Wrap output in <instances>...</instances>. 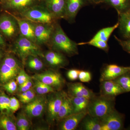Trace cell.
Here are the masks:
<instances>
[{
  "instance_id": "b9f144b4",
  "label": "cell",
  "mask_w": 130,
  "mask_h": 130,
  "mask_svg": "<svg viewBox=\"0 0 130 130\" xmlns=\"http://www.w3.org/2000/svg\"><path fill=\"white\" fill-rule=\"evenodd\" d=\"M6 45V38L0 32V50L5 48Z\"/></svg>"
},
{
  "instance_id": "d4e9b609",
  "label": "cell",
  "mask_w": 130,
  "mask_h": 130,
  "mask_svg": "<svg viewBox=\"0 0 130 130\" xmlns=\"http://www.w3.org/2000/svg\"><path fill=\"white\" fill-rule=\"evenodd\" d=\"M73 113L87 111L90 100L83 97H71Z\"/></svg>"
},
{
  "instance_id": "d6a6232c",
  "label": "cell",
  "mask_w": 130,
  "mask_h": 130,
  "mask_svg": "<svg viewBox=\"0 0 130 130\" xmlns=\"http://www.w3.org/2000/svg\"><path fill=\"white\" fill-rule=\"evenodd\" d=\"M36 94L32 90L30 89L25 91L21 93L19 95L20 100L24 103H28L30 102L35 98Z\"/></svg>"
},
{
  "instance_id": "ac0fdd59",
  "label": "cell",
  "mask_w": 130,
  "mask_h": 130,
  "mask_svg": "<svg viewBox=\"0 0 130 130\" xmlns=\"http://www.w3.org/2000/svg\"><path fill=\"white\" fill-rule=\"evenodd\" d=\"M69 96L71 97H83L89 100L96 95L95 93L79 83L68 84Z\"/></svg>"
},
{
  "instance_id": "30bf717a",
  "label": "cell",
  "mask_w": 130,
  "mask_h": 130,
  "mask_svg": "<svg viewBox=\"0 0 130 130\" xmlns=\"http://www.w3.org/2000/svg\"><path fill=\"white\" fill-rule=\"evenodd\" d=\"M129 72H130V66H121L115 64L106 65L102 70L100 81L113 80L122 74Z\"/></svg>"
},
{
  "instance_id": "d6986e66",
  "label": "cell",
  "mask_w": 130,
  "mask_h": 130,
  "mask_svg": "<svg viewBox=\"0 0 130 130\" xmlns=\"http://www.w3.org/2000/svg\"><path fill=\"white\" fill-rule=\"evenodd\" d=\"M44 57L48 64L54 68L64 67L68 63L63 54L55 50L48 51L44 54Z\"/></svg>"
},
{
  "instance_id": "4316f807",
  "label": "cell",
  "mask_w": 130,
  "mask_h": 130,
  "mask_svg": "<svg viewBox=\"0 0 130 130\" xmlns=\"http://www.w3.org/2000/svg\"><path fill=\"white\" fill-rule=\"evenodd\" d=\"M0 129L16 130V124L14 123L9 114L1 113L0 115Z\"/></svg>"
},
{
  "instance_id": "e575fe53",
  "label": "cell",
  "mask_w": 130,
  "mask_h": 130,
  "mask_svg": "<svg viewBox=\"0 0 130 130\" xmlns=\"http://www.w3.org/2000/svg\"><path fill=\"white\" fill-rule=\"evenodd\" d=\"M3 88L8 93H13L16 91L18 88L17 82L14 80H12L4 84Z\"/></svg>"
},
{
  "instance_id": "4dcf8cb0",
  "label": "cell",
  "mask_w": 130,
  "mask_h": 130,
  "mask_svg": "<svg viewBox=\"0 0 130 130\" xmlns=\"http://www.w3.org/2000/svg\"><path fill=\"white\" fill-rule=\"evenodd\" d=\"M78 45H88L93 46L100 49L105 52L107 53L109 51V47L107 42L99 40H91L89 41L81 42L77 43Z\"/></svg>"
},
{
  "instance_id": "8992f818",
  "label": "cell",
  "mask_w": 130,
  "mask_h": 130,
  "mask_svg": "<svg viewBox=\"0 0 130 130\" xmlns=\"http://www.w3.org/2000/svg\"><path fill=\"white\" fill-rule=\"evenodd\" d=\"M0 32L5 38L9 40L16 37L19 32L16 20L7 13L0 16Z\"/></svg>"
},
{
  "instance_id": "836d02e7",
  "label": "cell",
  "mask_w": 130,
  "mask_h": 130,
  "mask_svg": "<svg viewBox=\"0 0 130 130\" xmlns=\"http://www.w3.org/2000/svg\"><path fill=\"white\" fill-rule=\"evenodd\" d=\"M16 79L17 83L20 85L24 83L29 79H31V78L25 72L24 70L21 69L16 77Z\"/></svg>"
},
{
  "instance_id": "6da1fadb",
  "label": "cell",
  "mask_w": 130,
  "mask_h": 130,
  "mask_svg": "<svg viewBox=\"0 0 130 130\" xmlns=\"http://www.w3.org/2000/svg\"><path fill=\"white\" fill-rule=\"evenodd\" d=\"M54 50L68 56L78 54L77 43L68 37L60 25L56 23L49 43Z\"/></svg>"
},
{
  "instance_id": "ab89813d",
  "label": "cell",
  "mask_w": 130,
  "mask_h": 130,
  "mask_svg": "<svg viewBox=\"0 0 130 130\" xmlns=\"http://www.w3.org/2000/svg\"><path fill=\"white\" fill-rule=\"evenodd\" d=\"M18 119L21 122L22 126H23V130L29 129L30 126V123L28 121V119L24 115L21 114L19 115Z\"/></svg>"
},
{
  "instance_id": "8d00e7d4",
  "label": "cell",
  "mask_w": 130,
  "mask_h": 130,
  "mask_svg": "<svg viewBox=\"0 0 130 130\" xmlns=\"http://www.w3.org/2000/svg\"><path fill=\"white\" fill-rule=\"evenodd\" d=\"M114 37L123 49L130 54V38L123 40L119 39L116 36H115Z\"/></svg>"
},
{
  "instance_id": "7c38bea8",
  "label": "cell",
  "mask_w": 130,
  "mask_h": 130,
  "mask_svg": "<svg viewBox=\"0 0 130 130\" xmlns=\"http://www.w3.org/2000/svg\"><path fill=\"white\" fill-rule=\"evenodd\" d=\"M37 0H0V4L4 9L20 13L31 7Z\"/></svg>"
},
{
  "instance_id": "7402d4cb",
  "label": "cell",
  "mask_w": 130,
  "mask_h": 130,
  "mask_svg": "<svg viewBox=\"0 0 130 130\" xmlns=\"http://www.w3.org/2000/svg\"><path fill=\"white\" fill-rule=\"evenodd\" d=\"M73 113V107L71 98L66 93L56 116V120L60 122L63 119Z\"/></svg>"
},
{
  "instance_id": "1f68e13d",
  "label": "cell",
  "mask_w": 130,
  "mask_h": 130,
  "mask_svg": "<svg viewBox=\"0 0 130 130\" xmlns=\"http://www.w3.org/2000/svg\"><path fill=\"white\" fill-rule=\"evenodd\" d=\"M36 81L35 88L36 92L38 94L43 95L54 91V89L53 87L43 83L41 81L37 80Z\"/></svg>"
},
{
  "instance_id": "ffe728a7",
  "label": "cell",
  "mask_w": 130,
  "mask_h": 130,
  "mask_svg": "<svg viewBox=\"0 0 130 130\" xmlns=\"http://www.w3.org/2000/svg\"><path fill=\"white\" fill-rule=\"evenodd\" d=\"M66 0H45V6L57 19H64Z\"/></svg>"
},
{
  "instance_id": "ba28073f",
  "label": "cell",
  "mask_w": 130,
  "mask_h": 130,
  "mask_svg": "<svg viewBox=\"0 0 130 130\" xmlns=\"http://www.w3.org/2000/svg\"><path fill=\"white\" fill-rule=\"evenodd\" d=\"M32 78L58 89L60 88L65 83L64 80L61 74L53 71H49L35 74L32 76Z\"/></svg>"
},
{
  "instance_id": "d590c367",
  "label": "cell",
  "mask_w": 130,
  "mask_h": 130,
  "mask_svg": "<svg viewBox=\"0 0 130 130\" xmlns=\"http://www.w3.org/2000/svg\"><path fill=\"white\" fill-rule=\"evenodd\" d=\"M91 73L88 71L79 70L78 79L82 83H89L91 80Z\"/></svg>"
},
{
  "instance_id": "5b68a950",
  "label": "cell",
  "mask_w": 130,
  "mask_h": 130,
  "mask_svg": "<svg viewBox=\"0 0 130 130\" xmlns=\"http://www.w3.org/2000/svg\"><path fill=\"white\" fill-rule=\"evenodd\" d=\"M20 64L11 55L5 56L0 61V83L4 84L16 78L21 70Z\"/></svg>"
},
{
  "instance_id": "603a6c76",
  "label": "cell",
  "mask_w": 130,
  "mask_h": 130,
  "mask_svg": "<svg viewBox=\"0 0 130 130\" xmlns=\"http://www.w3.org/2000/svg\"><path fill=\"white\" fill-rule=\"evenodd\" d=\"M81 128L85 130H102V126L100 119L87 114L81 122Z\"/></svg>"
},
{
  "instance_id": "f35d334b",
  "label": "cell",
  "mask_w": 130,
  "mask_h": 130,
  "mask_svg": "<svg viewBox=\"0 0 130 130\" xmlns=\"http://www.w3.org/2000/svg\"><path fill=\"white\" fill-rule=\"evenodd\" d=\"M32 85V83L31 79H29L24 83L19 85V91L21 93L25 92L30 89Z\"/></svg>"
},
{
  "instance_id": "7bdbcfd3",
  "label": "cell",
  "mask_w": 130,
  "mask_h": 130,
  "mask_svg": "<svg viewBox=\"0 0 130 130\" xmlns=\"http://www.w3.org/2000/svg\"><path fill=\"white\" fill-rule=\"evenodd\" d=\"M89 3L93 5H98L104 2V0H87Z\"/></svg>"
},
{
  "instance_id": "f546056e",
  "label": "cell",
  "mask_w": 130,
  "mask_h": 130,
  "mask_svg": "<svg viewBox=\"0 0 130 130\" xmlns=\"http://www.w3.org/2000/svg\"><path fill=\"white\" fill-rule=\"evenodd\" d=\"M10 98L4 92L0 93V111L1 113L8 114L11 112L9 108Z\"/></svg>"
},
{
  "instance_id": "52a82bcc",
  "label": "cell",
  "mask_w": 130,
  "mask_h": 130,
  "mask_svg": "<svg viewBox=\"0 0 130 130\" xmlns=\"http://www.w3.org/2000/svg\"><path fill=\"white\" fill-rule=\"evenodd\" d=\"M124 115L114 109L107 115L100 119L102 130H120L124 128Z\"/></svg>"
},
{
  "instance_id": "7a4b0ae2",
  "label": "cell",
  "mask_w": 130,
  "mask_h": 130,
  "mask_svg": "<svg viewBox=\"0 0 130 130\" xmlns=\"http://www.w3.org/2000/svg\"><path fill=\"white\" fill-rule=\"evenodd\" d=\"M115 98L96 95L90 100L88 114L101 119L115 109Z\"/></svg>"
},
{
  "instance_id": "74e56055",
  "label": "cell",
  "mask_w": 130,
  "mask_h": 130,
  "mask_svg": "<svg viewBox=\"0 0 130 130\" xmlns=\"http://www.w3.org/2000/svg\"><path fill=\"white\" fill-rule=\"evenodd\" d=\"M20 107L19 102L14 97L10 98L9 108L11 112H15L18 110Z\"/></svg>"
},
{
  "instance_id": "ee69618b",
  "label": "cell",
  "mask_w": 130,
  "mask_h": 130,
  "mask_svg": "<svg viewBox=\"0 0 130 130\" xmlns=\"http://www.w3.org/2000/svg\"><path fill=\"white\" fill-rule=\"evenodd\" d=\"M2 53L1 51V50H0V61H1V60H2Z\"/></svg>"
},
{
  "instance_id": "484cf974",
  "label": "cell",
  "mask_w": 130,
  "mask_h": 130,
  "mask_svg": "<svg viewBox=\"0 0 130 130\" xmlns=\"http://www.w3.org/2000/svg\"><path fill=\"white\" fill-rule=\"evenodd\" d=\"M119 21L114 25L111 26L102 28L98 31L92 38L91 40H99L107 42L112 32L116 29L118 28Z\"/></svg>"
},
{
  "instance_id": "277c9868",
  "label": "cell",
  "mask_w": 130,
  "mask_h": 130,
  "mask_svg": "<svg viewBox=\"0 0 130 130\" xmlns=\"http://www.w3.org/2000/svg\"><path fill=\"white\" fill-rule=\"evenodd\" d=\"M21 18L35 23L54 24L57 19L45 6L35 5L20 13Z\"/></svg>"
},
{
  "instance_id": "e0dca14e",
  "label": "cell",
  "mask_w": 130,
  "mask_h": 130,
  "mask_svg": "<svg viewBox=\"0 0 130 130\" xmlns=\"http://www.w3.org/2000/svg\"><path fill=\"white\" fill-rule=\"evenodd\" d=\"M46 105V100L43 97L35 98L26 106L25 111L31 117L41 116L44 112Z\"/></svg>"
},
{
  "instance_id": "4fadbf2b",
  "label": "cell",
  "mask_w": 130,
  "mask_h": 130,
  "mask_svg": "<svg viewBox=\"0 0 130 130\" xmlns=\"http://www.w3.org/2000/svg\"><path fill=\"white\" fill-rule=\"evenodd\" d=\"M87 0H66L64 19L73 22L79 10L89 4Z\"/></svg>"
},
{
  "instance_id": "8fae6325",
  "label": "cell",
  "mask_w": 130,
  "mask_h": 130,
  "mask_svg": "<svg viewBox=\"0 0 130 130\" xmlns=\"http://www.w3.org/2000/svg\"><path fill=\"white\" fill-rule=\"evenodd\" d=\"M5 11L11 15L16 20L18 25L20 35L36 43L34 23L26 19L16 16L7 10H5Z\"/></svg>"
},
{
  "instance_id": "44dd1931",
  "label": "cell",
  "mask_w": 130,
  "mask_h": 130,
  "mask_svg": "<svg viewBox=\"0 0 130 130\" xmlns=\"http://www.w3.org/2000/svg\"><path fill=\"white\" fill-rule=\"evenodd\" d=\"M118 15L120 31L126 39H130V10Z\"/></svg>"
},
{
  "instance_id": "9a60e30c",
  "label": "cell",
  "mask_w": 130,
  "mask_h": 130,
  "mask_svg": "<svg viewBox=\"0 0 130 130\" xmlns=\"http://www.w3.org/2000/svg\"><path fill=\"white\" fill-rule=\"evenodd\" d=\"M100 82L101 95L116 98L117 96L125 93L120 85L113 80H105Z\"/></svg>"
},
{
  "instance_id": "3957f363",
  "label": "cell",
  "mask_w": 130,
  "mask_h": 130,
  "mask_svg": "<svg viewBox=\"0 0 130 130\" xmlns=\"http://www.w3.org/2000/svg\"><path fill=\"white\" fill-rule=\"evenodd\" d=\"M12 50L23 61L29 56H43L40 46L20 35L13 43Z\"/></svg>"
},
{
  "instance_id": "2e32d148",
  "label": "cell",
  "mask_w": 130,
  "mask_h": 130,
  "mask_svg": "<svg viewBox=\"0 0 130 130\" xmlns=\"http://www.w3.org/2000/svg\"><path fill=\"white\" fill-rule=\"evenodd\" d=\"M88 114L87 111L73 113L61 120L59 128L61 130L75 129L84 118Z\"/></svg>"
},
{
  "instance_id": "cb8c5ba5",
  "label": "cell",
  "mask_w": 130,
  "mask_h": 130,
  "mask_svg": "<svg viewBox=\"0 0 130 130\" xmlns=\"http://www.w3.org/2000/svg\"><path fill=\"white\" fill-rule=\"evenodd\" d=\"M116 9L119 14L130 10V0H104V2Z\"/></svg>"
},
{
  "instance_id": "9c48e42d",
  "label": "cell",
  "mask_w": 130,
  "mask_h": 130,
  "mask_svg": "<svg viewBox=\"0 0 130 130\" xmlns=\"http://www.w3.org/2000/svg\"><path fill=\"white\" fill-rule=\"evenodd\" d=\"M55 24H49L34 23L36 44L40 46L50 43Z\"/></svg>"
},
{
  "instance_id": "f1b7e54d",
  "label": "cell",
  "mask_w": 130,
  "mask_h": 130,
  "mask_svg": "<svg viewBox=\"0 0 130 130\" xmlns=\"http://www.w3.org/2000/svg\"><path fill=\"white\" fill-rule=\"evenodd\" d=\"M38 56H30L27 58L26 64L31 69L35 71L42 70L44 67L42 61Z\"/></svg>"
},
{
  "instance_id": "5bb4252c",
  "label": "cell",
  "mask_w": 130,
  "mask_h": 130,
  "mask_svg": "<svg viewBox=\"0 0 130 130\" xmlns=\"http://www.w3.org/2000/svg\"><path fill=\"white\" fill-rule=\"evenodd\" d=\"M66 93L62 91L55 93L50 99L47 104L48 116L51 121L56 120V116Z\"/></svg>"
},
{
  "instance_id": "83f0119b",
  "label": "cell",
  "mask_w": 130,
  "mask_h": 130,
  "mask_svg": "<svg viewBox=\"0 0 130 130\" xmlns=\"http://www.w3.org/2000/svg\"><path fill=\"white\" fill-rule=\"evenodd\" d=\"M113 81L120 85L125 93L130 92V72L122 74Z\"/></svg>"
},
{
  "instance_id": "60d3db41",
  "label": "cell",
  "mask_w": 130,
  "mask_h": 130,
  "mask_svg": "<svg viewBox=\"0 0 130 130\" xmlns=\"http://www.w3.org/2000/svg\"><path fill=\"white\" fill-rule=\"evenodd\" d=\"M79 70L72 69L68 71L67 73V77L72 81H74L78 79Z\"/></svg>"
}]
</instances>
